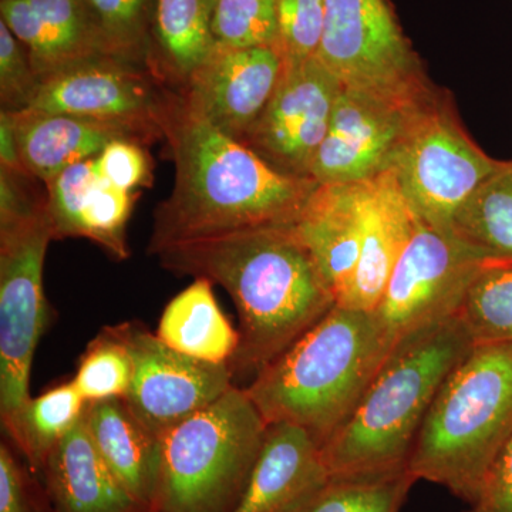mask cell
I'll use <instances>...</instances> for the list:
<instances>
[{"label":"cell","instance_id":"cell-1","mask_svg":"<svg viewBox=\"0 0 512 512\" xmlns=\"http://www.w3.org/2000/svg\"><path fill=\"white\" fill-rule=\"evenodd\" d=\"M154 255L167 271L208 279L231 295L239 315V348L229 363L235 384L251 383L338 305L292 225L175 242Z\"/></svg>","mask_w":512,"mask_h":512},{"label":"cell","instance_id":"cell-2","mask_svg":"<svg viewBox=\"0 0 512 512\" xmlns=\"http://www.w3.org/2000/svg\"><path fill=\"white\" fill-rule=\"evenodd\" d=\"M163 137L175 180L154 211L151 255L175 242L292 225L318 187L312 178L276 170L198 116L178 92L165 93Z\"/></svg>","mask_w":512,"mask_h":512},{"label":"cell","instance_id":"cell-3","mask_svg":"<svg viewBox=\"0 0 512 512\" xmlns=\"http://www.w3.org/2000/svg\"><path fill=\"white\" fill-rule=\"evenodd\" d=\"M392 349L376 312L336 305L244 389L266 424L303 427L323 446Z\"/></svg>","mask_w":512,"mask_h":512},{"label":"cell","instance_id":"cell-4","mask_svg":"<svg viewBox=\"0 0 512 512\" xmlns=\"http://www.w3.org/2000/svg\"><path fill=\"white\" fill-rule=\"evenodd\" d=\"M474 345L460 316L400 340L355 412L323 443L330 476H380L409 468L434 397Z\"/></svg>","mask_w":512,"mask_h":512},{"label":"cell","instance_id":"cell-5","mask_svg":"<svg viewBox=\"0 0 512 512\" xmlns=\"http://www.w3.org/2000/svg\"><path fill=\"white\" fill-rule=\"evenodd\" d=\"M511 436L512 343L474 345L441 384L407 467L471 505Z\"/></svg>","mask_w":512,"mask_h":512},{"label":"cell","instance_id":"cell-6","mask_svg":"<svg viewBox=\"0 0 512 512\" xmlns=\"http://www.w3.org/2000/svg\"><path fill=\"white\" fill-rule=\"evenodd\" d=\"M268 424L237 384L163 437L157 512H234Z\"/></svg>","mask_w":512,"mask_h":512},{"label":"cell","instance_id":"cell-7","mask_svg":"<svg viewBox=\"0 0 512 512\" xmlns=\"http://www.w3.org/2000/svg\"><path fill=\"white\" fill-rule=\"evenodd\" d=\"M503 165L481 150L450 92L437 87L413 117L390 171L420 224L451 229L468 198Z\"/></svg>","mask_w":512,"mask_h":512},{"label":"cell","instance_id":"cell-8","mask_svg":"<svg viewBox=\"0 0 512 512\" xmlns=\"http://www.w3.org/2000/svg\"><path fill=\"white\" fill-rule=\"evenodd\" d=\"M494 262L453 228L420 224L375 311L392 348L460 315L471 286Z\"/></svg>","mask_w":512,"mask_h":512},{"label":"cell","instance_id":"cell-9","mask_svg":"<svg viewBox=\"0 0 512 512\" xmlns=\"http://www.w3.org/2000/svg\"><path fill=\"white\" fill-rule=\"evenodd\" d=\"M315 57L348 89L420 94L434 86L390 0H326Z\"/></svg>","mask_w":512,"mask_h":512},{"label":"cell","instance_id":"cell-10","mask_svg":"<svg viewBox=\"0 0 512 512\" xmlns=\"http://www.w3.org/2000/svg\"><path fill=\"white\" fill-rule=\"evenodd\" d=\"M42 210L0 224V417L30 399L33 356L47 322L43 266L53 241Z\"/></svg>","mask_w":512,"mask_h":512},{"label":"cell","instance_id":"cell-11","mask_svg":"<svg viewBox=\"0 0 512 512\" xmlns=\"http://www.w3.org/2000/svg\"><path fill=\"white\" fill-rule=\"evenodd\" d=\"M157 82L147 67L97 57L43 80L29 109L99 121L146 146L163 137L167 90Z\"/></svg>","mask_w":512,"mask_h":512},{"label":"cell","instance_id":"cell-12","mask_svg":"<svg viewBox=\"0 0 512 512\" xmlns=\"http://www.w3.org/2000/svg\"><path fill=\"white\" fill-rule=\"evenodd\" d=\"M436 89L387 94L340 87L311 178L318 184L359 183L389 171L413 117Z\"/></svg>","mask_w":512,"mask_h":512},{"label":"cell","instance_id":"cell-13","mask_svg":"<svg viewBox=\"0 0 512 512\" xmlns=\"http://www.w3.org/2000/svg\"><path fill=\"white\" fill-rule=\"evenodd\" d=\"M134 362L131 412L161 440L234 386L231 367L202 362L165 345L140 322L119 325Z\"/></svg>","mask_w":512,"mask_h":512},{"label":"cell","instance_id":"cell-14","mask_svg":"<svg viewBox=\"0 0 512 512\" xmlns=\"http://www.w3.org/2000/svg\"><path fill=\"white\" fill-rule=\"evenodd\" d=\"M340 87L339 80L316 57L286 67L264 113L241 143L276 170L311 178L313 160L328 133Z\"/></svg>","mask_w":512,"mask_h":512},{"label":"cell","instance_id":"cell-15","mask_svg":"<svg viewBox=\"0 0 512 512\" xmlns=\"http://www.w3.org/2000/svg\"><path fill=\"white\" fill-rule=\"evenodd\" d=\"M285 69L276 45H214L178 93L198 116L242 141L264 113Z\"/></svg>","mask_w":512,"mask_h":512},{"label":"cell","instance_id":"cell-16","mask_svg":"<svg viewBox=\"0 0 512 512\" xmlns=\"http://www.w3.org/2000/svg\"><path fill=\"white\" fill-rule=\"evenodd\" d=\"M330 480L322 444L315 436L295 424H268L234 512H302Z\"/></svg>","mask_w":512,"mask_h":512},{"label":"cell","instance_id":"cell-17","mask_svg":"<svg viewBox=\"0 0 512 512\" xmlns=\"http://www.w3.org/2000/svg\"><path fill=\"white\" fill-rule=\"evenodd\" d=\"M420 227L392 171L370 178L355 275L338 305L375 312L397 262Z\"/></svg>","mask_w":512,"mask_h":512},{"label":"cell","instance_id":"cell-18","mask_svg":"<svg viewBox=\"0 0 512 512\" xmlns=\"http://www.w3.org/2000/svg\"><path fill=\"white\" fill-rule=\"evenodd\" d=\"M0 18L28 50L40 82L106 56L84 0H0Z\"/></svg>","mask_w":512,"mask_h":512},{"label":"cell","instance_id":"cell-19","mask_svg":"<svg viewBox=\"0 0 512 512\" xmlns=\"http://www.w3.org/2000/svg\"><path fill=\"white\" fill-rule=\"evenodd\" d=\"M367 187L369 180L318 184L292 224L335 293L336 302L345 295L359 262Z\"/></svg>","mask_w":512,"mask_h":512},{"label":"cell","instance_id":"cell-20","mask_svg":"<svg viewBox=\"0 0 512 512\" xmlns=\"http://www.w3.org/2000/svg\"><path fill=\"white\" fill-rule=\"evenodd\" d=\"M52 512H150L101 458L84 414L53 448L42 470ZM156 511V510H154Z\"/></svg>","mask_w":512,"mask_h":512},{"label":"cell","instance_id":"cell-21","mask_svg":"<svg viewBox=\"0 0 512 512\" xmlns=\"http://www.w3.org/2000/svg\"><path fill=\"white\" fill-rule=\"evenodd\" d=\"M84 421L101 458L128 493L156 505L163 441L131 412L124 399L87 403Z\"/></svg>","mask_w":512,"mask_h":512},{"label":"cell","instance_id":"cell-22","mask_svg":"<svg viewBox=\"0 0 512 512\" xmlns=\"http://www.w3.org/2000/svg\"><path fill=\"white\" fill-rule=\"evenodd\" d=\"M9 113L23 167L46 185L70 165L99 156L111 141L133 140L123 130L99 121L33 109Z\"/></svg>","mask_w":512,"mask_h":512},{"label":"cell","instance_id":"cell-23","mask_svg":"<svg viewBox=\"0 0 512 512\" xmlns=\"http://www.w3.org/2000/svg\"><path fill=\"white\" fill-rule=\"evenodd\" d=\"M217 0H154L147 66L160 82L183 89L214 47Z\"/></svg>","mask_w":512,"mask_h":512},{"label":"cell","instance_id":"cell-24","mask_svg":"<svg viewBox=\"0 0 512 512\" xmlns=\"http://www.w3.org/2000/svg\"><path fill=\"white\" fill-rule=\"evenodd\" d=\"M212 282L194 278L165 306L157 338L171 349L215 365H229L239 348V332L222 312Z\"/></svg>","mask_w":512,"mask_h":512},{"label":"cell","instance_id":"cell-25","mask_svg":"<svg viewBox=\"0 0 512 512\" xmlns=\"http://www.w3.org/2000/svg\"><path fill=\"white\" fill-rule=\"evenodd\" d=\"M86 400L72 380L59 384L19 407L2 420L3 430L15 443L33 473L42 474L53 448L82 419Z\"/></svg>","mask_w":512,"mask_h":512},{"label":"cell","instance_id":"cell-26","mask_svg":"<svg viewBox=\"0 0 512 512\" xmlns=\"http://www.w3.org/2000/svg\"><path fill=\"white\" fill-rule=\"evenodd\" d=\"M451 228L494 261L512 264V161L477 188Z\"/></svg>","mask_w":512,"mask_h":512},{"label":"cell","instance_id":"cell-27","mask_svg":"<svg viewBox=\"0 0 512 512\" xmlns=\"http://www.w3.org/2000/svg\"><path fill=\"white\" fill-rule=\"evenodd\" d=\"M104 55L147 67L154 0H84Z\"/></svg>","mask_w":512,"mask_h":512},{"label":"cell","instance_id":"cell-28","mask_svg":"<svg viewBox=\"0 0 512 512\" xmlns=\"http://www.w3.org/2000/svg\"><path fill=\"white\" fill-rule=\"evenodd\" d=\"M417 478L406 470L335 477L302 512H400Z\"/></svg>","mask_w":512,"mask_h":512},{"label":"cell","instance_id":"cell-29","mask_svg":"<svg viewBox=\"0 0 512 512\" xmlns=\"http://www.w3.org/2000/svg\"><path fill=\"white\" fill-rule=\"evenodd\" d=\"M134 376V362L117 326L101 330L87 346L72 382L86 403L124 399Z\"/></svg>","mask_w":512,"mask_h":512},{"label":"cell","instance_id":"cell-30","mask_svg":"<svg viewBox=\"0 0 512 512\" xmlns=\"http://www.w3.org/2000/svg\"><path fill=\"white\" fill-rule=\"evenodd\" d=\"M458 316L476 345L512 343V264L488 265L471 286Z\"/></svg>","mask_w":512,"mask_h":512},{"label":"cell","instance_id":"cell-31","mask_svg":"<svg viewBox=\"0 0 512 512\" xmlns=\"http://www.w3.org/2000/svg\"><path fill=\"white\" fill-rule=\"evenodd\" d=\"M137 195L99 178L87 200L82 217V237L99 245L117 261L130 256L126 239L127 222Z\"/></svg>","mask_w":512,"mask_h":512},{"label":"cell","instance_id":"cell-32","mask_svg":"<svg viewBox=\"0 0 512 512\" xmlns=\"http://www.w3.org/2000/svg\"><path fill=\"white\" fill-rule=\"evenodd\" d=\"M278 0H217L212 35L215 45H276Z\"/></svg>","mask_w":512,"mask_h":512},{"label":"cell","instance_id":"cell-33","mask_svg":"<svg viewBox=\"0 0 512 512\" xmlns=\"http://www.w3.org/2000/svg\"><path fill=\"white\" fill-rule=\"evenodd\" d=\"M100 173L96 158L70 165L47 187V217L53 238L82 237V217Z\"/></svg>","mask_w":512,"mask_h":512},{"label":"cell","instance_id":"cell-34","mask_svg":"<svg viewBox=\"0 0 512 512\" xmlns=\"http://www.w3.org/2000/svg\"><path fill=\"white\" fill-rule=\"evenodd\" d=\"M326 0H278L276 46L286 67L298 66L318 53L325 23Z\"/></svg>","mask_w":512,"mask_h":512},{"label":"cell","instance_id":"cell-35","mask_svg":"<svg viewBox=\"0 0 512 512\" xmlns=\"http://www.w3.org/2000/svg\"><path fill=\"white\" fill-rule=\"evenodd\" d=\"M40 79L28 50L0 20V101L2 110L29 109L39 90Z\"/></svg>","mask_w":512,"mask_h":512},{"label":"cell","instance_id":"cell-36","mask_svg":"<svg viewBox=\"0 0 512 512\" xmlns=\"http://www.w3.org/2000/svg\"><path fill=\"white\" fill-rule=\"evenodd\" d=\"M97 168L104 180L121 190L134 192L136 188L153 185L150 157L137 141L119 138L96 157Z\"/></svg>","mask_w":512,"mask_h":512},{"label":"cell","instance_id":"cell-37","mask_svg":"<svg viewBox=\"0 0 512 512\" xmlns=\"http://www.w3.org/2000/svg\"><path fill=\"white\" fill-rule=\"evenodd\" d=\"M0 512H43L35 480L5 443L0 446Z\"/></svg>","mask_w":512,"mask_h":512},{"label":"cell","instance_id":"cell-38","mask_svg":"<svg viewBox=\"0 0 512 512\" xmlns=\"http://www.w3.org/2000/svg\"><path fill=\"white\" fill-rule=\"evenodd\" d=\"M464 512H512V436L485 478L477 500Z\"/></svg>","mask_w":512,"mask_h":512},{"label":"cell","instance_id":"cell-39","mask_svg":"<svg viewBox=\"0 0 512 512\" xmlns=\"http://www.w3.org/2000/svg\"><path fill=\"white\" fill-rule=\"evenodd\" d=\"M0 168L12 173L29 174L20 160L12 114L5 110L0 113Z\"/></svg>","mask_w":512,"mask_h":512},{"label":"cell","instance_id":"cell-40","mask_svg":"<svg viewBox=\"0 0 512 512\" xmlns=\"http://www.w3.org/2000/svg\"><path fill=\"white\" fill-rule=\"evenodd\" d=\"M150 512H157V511H154V510H153V511H150Z\"/></svg>","mask_w":512,"mask_h":512}]
</instances>
